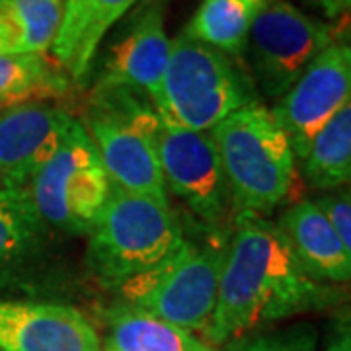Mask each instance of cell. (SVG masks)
Listing matches in <instances>:
<instances>
[{"instance_id": "obj_9", "label": "cell", "mask_w": 351, "mask_h": 351, "mask_svg": "<svg viewBox=\"0 0 351 351\" xmlns=\"http://www.w3.org/2000/svg\"><path fill=\"white\" fill-rule=\"evenodd\" d=\"M154 141L166 189L184 201L201 221L219 225L230 207L223 166L209 133L191 131L160 115Z\"/></svg>"}, {"instance_id": "obj_11", "label": "cell", "mask_w": 351, "mask_h": 351, "mask_svg": "<svg viewBox=\"0 0 351 351\" xmlns=\"http://www.w3.org/2000/svg\"><path fill=\"white\" fill-rule=\"evenodd\" d=\"M170 45L172 41L164 27V8L154 2L135 16L129 29L110 47L92 90H133L147 96L158 110Z\"/></svg>"}, {"instance_id": "obj_24", "label": "cell", "mask_w": 351, "mask_h": 351, "mask_svg": "<svg viewBox=\"0 0 351 351\" xmlns=\"http://www.w3.org/2000/svg\"><path fill=\"white\" fill-rule=\"evenodd\" d=\"M324 351H351V308L339 314L330 326Z\"/></svg>"}, {"instance_id": "obj_4", "label": "cell", "mask_w": 351, "mask_h": 351, "mask_svg": "<svg viewBox=\"0 0 351 351\" xmlns=\"http://www.w3.org/2000/svg\"><path fill=\"white\" fill-rule=\"evenodd\" d=\"M160 113L133 90H92L84 123L110 184L168 203L154 141Z\"/></svg>"}, {"instance_id": "obj_2", "label": "cell", "mask_w": 351, "mask_h": 351, "mask_svg": "<svg viewBox=\"0 0 351 351\" xmlns=\"http://www.w3.org/2000/svg\"><path fill=\"white\" fill-rule=\"evenodd\" d=\"M223 166L230 205L239 215L274 211L295 182V152L274 113L250 101L209 131Z\"/></svg>"}, {"instance_id": "obj_16", "label": "cell", "mask_w": 351, "mask_h": 351, "mask_svg": "<svg viewBox=\"0 0 351 351\" xmlns=\"http://www.w3.org/2000/svg\"><path fill=\"white\" fill-rule=\"evenodd\" d=\"M47 228L27 188L0 180V287L36 260Z\"/></svg>"}, {"instance_id": "obj_1", "label": "cell", "mask_w": 351, "mask_h": 351, "mask_svg": "<svg viewBox=\"0 0 351 351\" xmlns=\"http://www.w3.org/2000/svg\"><path fill=\"white\" fill-rule=\"evenodd\" d=\"M348 299L346 287L316 281L302 269L279 226L258 215H239L205 334L223 346L265 322L326 311Z\"/></svg>"}, {"instance_id": "obj_17", "label": "cell", "mask_w": 351, "mask_h": 351, "mask_svg": "<svg viewBox=\"0 0 351 351\" xmlns=\"http://www.w3.org/2000/svg\"><path fill=\"white\" fill-rule=\"evenodd\" d=\"M274 0H201L182 34L223 51L232 59L246 53L248 36L256 18Z\"/></svg>"}, {"instance_id": "obj_20", "label": "cell", "mask_w": 351, "mask_h": 351, "mask_svg": "<svg viewBox=\"0 0 351 351\" xmlns=\"http://www.w3.org/2000/svg\"><path fill=\"white\" fill-rule=\"evenodd\" d=\"M301 162L313 188L330 191L351 184V101L320 129Z\"/></svg>"}, {"instance_id": "obj_5", "label": "cell", "mask_w": 351, "mask_h": 351, "mask_svg": "<svg viewBox=\"0 0 351 351\" xmlns=\"http://www.w3.org/2000/svg\"><path fill=\"white\" fill-rule=\"evenodd\" d=\"M254 100H258L254 84L232 57L186 34L172 41L162 104L156 110L164 119L209 133Z\"/></svg>"}, {"instance_id": "obj_13", "label": "cell", "mask_w": 351, "mask_h": 351, "mask_svg": "<svg viewBox=\"0 0 351 351\" xmlns=\"http://www.w3.org/2000/svg\"><path fill=\"white\" fill-rule=\"evenodd\" d=\"M0 351H100L84 314L66 304L0 302Z\"/></svg>"}, {"instance_id": "obj_3", "label": "cell", "mask_w": 351, "mask_h": 351, "mask_svg": "<svg viewBox=\"0 0 351 351\" xmlns=\"http://www.w3.org/2000/svg\"><path fill=\"white\" fill-rule=\"evenodd\" d=\"M88 234V267L101 285L113 289L162 265L188 242L166 201L112 184L100 217Z\"/></svg>"}, {"instance_id": "obj_26", "label": "cell", "mask_w": 351, "mask_h": 351, "mask_svg": "<svg viewBox=\"0 0 351 351\" xmlns=\"http://www.w3.org/2000/svg\"><path fill=\"white\" fill-rule=\"evenodd\" d=\"M0 53H12V39L2 22H0Z\"/></svg>"}, {"instance_id": "obj_21", "label": "cell", "mask_w": 351, "mask_h": 351, "mask_svg": "<svg viewBox=\"0 0 351 351\" xmlns=\"http://www.w3.org/2000/svg\"><path fill=\"white\" fill-rule=\"evenodd\" d=\"M64 0H0V22L12 39V53H45L57 38Z\"/></svg>"}, {"instance_id": "obj_23", "label": "cell", "mask_w": 351, "mask_h": 351, "mask_svg": "<svg viewBox=\"0 0 351 351\" xmlns=\"http://www.w3.org/2000/svg\"><path fill=\"white\" fill-rule=\"evenodd\" d=\"M314 201L336 228L339 240L343 242L346 250L351 256V189H330Z\"/></svg>"}, {"instance_id": "obj_19", "label": "cell", "mask_w": 351, "mask_h": 351, "mask_svg": "<svg viewBox=\"0 0 351 351\" xmlns=\"http://www.w3.org/2000/svg\"><path fill=\"white\" fill-rule=\"evenodd\" d=\"M71 78L45 53H0V108L69 90Z\"/></svg>"}, {"instance_id": "obj_7", "label": "cell", "mask_w": 351, "mask_h": 351, "mask_svg": "<svg viewBox=\"0 0 351 351\" xmlns=\"http://www.w3.org/2000/svg\"><path fill=\"white\" fill-rule=\"evenodd\" d=\"M41 221L71 234H88L110 193L98 151L78 119L27 184Z\"/></svg>"}, {"instance_id": "obj_18", "label": "cell", "mask_w": 351, "mask_h": 351, "mask_svg": "<svg viewBox=\"0 0 351 351\" xmlns=\"http://www.w3.org/2000/svg\"><path fill=\"white\" fill-rule=\"evenodd\" d=\"M108 322L106 351H213L188 330L133 306L110 311Z\"/></svg>"}, {"instance_id": "obj_10", "label": "cell", "mask_w": 351, "mask_h": 351, "mask_svg": "<svg viewBox=\"0 0 351 351\" xmlns=\"http://www.w3.org/2000/svg\"><path fill=\"white\" fill-rule=\"evenodd\" d=\"M350 101L351 45L336 41L314 57L271 113L302 160L320 129Z\"/></svg>"}, {"instance_id": "obj_15", "label": "cell", "mask_w": 351, "mask_h": 351, "mask_svg": "<svg viewBox=\"0 0 351 351\" xmlns=\"http://www.w3.org/2000/svg\"><path fill=\"white\" fill-rule=\"evenodd\" d=\"M138 0H64L63 20L51 45L55 63L73 82L92 69L106 34Z\"/></svg>"}, {"instance_id": "obj_25", "label": "cell", "mask_w": 351, "mask_h": 351, "mask_svg": "<svg viewBox=\"0 0 351 351\" xmlns=\"http://www.w3.org/2000/svg\"><path fill=\"white\" fill-rule=\"evenodd\" d=\"M328 18H341L351 12V0H314Z\"/></svg>"}, {"instance_id": "obj_6", "label": "cell", "mask_w": 351, "mask_h": 351, "mask_svg": "<svg viewBox=\"0 0 351 351\" xmlns=\"http://www.w3.org/2000/svg\"><path fill=\"white\" fill-rule=\"evenodd\" d=\"M230 237L186 242L168 262L129 279L121 293L129 306L184 330H207L219 293Z\"/></svg>"}, {"instance_id": "obj_12", "label": "cell", "mask_w": 351, "mask_h": 351, "mask_svg": "<svg viewBox=\"0 0 351 351\" xmlns=\"http://www.w3.org/2000/svg\"><path fill=\"white\" fill-rule=\"evenodd\" d=\"M73 115L47 101H27L0 113V180L27 188L55 152Z\"/></svg>"}, {"instance_id": "obj_14", "label": "cell", "mask_w": 351, "mask_h": 351, "mask_svg": "<svg viewBox=\"0 0 351 351\" xmlns=\"http://www.w3.org/2000/svg\"><path fill=\"white\" fill-rule=\"evenodd\" d=\"M277 226L308 276L332 285L351 283V256L316 201L295 203Z\"/></svg>"}, {"instance_id": "obj_8", "label": "cell", "mask_w": 351, "mask_h": 351, "mask_svg": "<svg viewBox=\"0 0 351 351\" xmlns=\"http://www.w3.org/2000/svg\"><path fill=\"white\" fill-rule=\"evenodd\" d=\"M332 43H336L332 25L302 14L287 0H274L252 25L246 53L258 86L267 98L279 100Z\"/></svg>"}, {"instance_id": "obj_22", "label": "cell", "mask_w": 351, "mask_h": 351, "mask_svg": "<svg viewBox=\"0 0 351 351\" xmlns=\"http://www.w3.org/2000/svg\"><path fill=\"white\" fill-rule=\"evenodd\" d=\"M316 348L318 332L311 324H299L281 332L232 341L225 351H316Z\"/></svg>"}]
</instances>
